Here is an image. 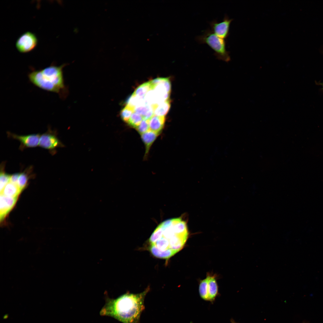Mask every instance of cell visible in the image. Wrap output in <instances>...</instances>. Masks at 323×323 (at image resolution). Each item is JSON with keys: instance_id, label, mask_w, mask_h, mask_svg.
<instances>
[{"instance_id": "obj_1", "label": "cell", "mask_w": 323, "mask_h": 323, "mask_svg": "<svg viewBox=\"0 0 323 323\" xmlns=\"http://www.w3.org/2000/svg\"><path fill=\"white\" fill-rule=\"evenodd\" d=\"M188 235L186 223L181 218L164 221L158 226L149 238L150 251L157 258H169L182 249Z\"/></svg>"}, {"instance_id": "obj_2", "label": "cell", "mask_w": 323, "mask_h": 323, "mask_svg": "<svg viewBox=\"0 0 323 323\" xmlns=\"http://www.w3.org/2000/svg\"><path fill=\"white\" fill-rule=\"evenodd\" d=\"M149 290L137 294L127 293L116 298H107L100 315L122 323H140V316L145 308V297Z\"/></svg>"}, {"instance_id": "obj_3", "label": "cell", "mask_w": 323, "mask_h": 323, "mask_svg": "<svg viewBox=\"0 0 323 323\" xmlns=\"http://www.w3.org/2000/svg\"><path fill=\"white\" fill-rule=\"evenodd\" d=\"M65 65L53 64L42 69L33 70L28 74L29 80L39 88L63 96L65 89L63 70Z\"/></svg>"}, {"instance_id": "obj_4", "label": "cell", "mask_w": 323, "mask_h": 323, "mask_svg": "<svg viewBox=\"0 0 323 323\" xmlns=\"http://www.w3.org/2000/svg\"><path fill=\"white\" fill-rule=\"evenodd\" d=\"M196 39L199 43L208 45L214 51L217 59L226 62L230 60L229 52L226 50L225 40L218 36L209 28L202 35L197 36Z\"/></svg>"}, {"instance_id": "obj_5", "label": "cell", "mask_w": 323, "mask_h": 323, "mask_svg": "<svg viewBox=\"0 0 323 323\" xmlns=\"http://www.w3.org/2000/svg\"><path fill=\"white\" fill-rule=\"evenodd\" d=\"M57 135V131L52 130L50 127H48L47 131L40 135L39 145L48 150L52 155L55 154L57 148L64 146Z\"/></svg>"}, {"instance_id": "obj_6", "label": "cell", "mask_w": 323, "mask_h": 323, "mask_svg": "<svg viewBox=\"0 0 323 323\" xmlns=\"http://www.w3.org/2000/svg\"><path fill=\"white\" fill-rule=\"evenodd\" d=\"M38 39L35 34L30 32L22 34L16 43L17 50L22 53H26L33 50L36 46Z\"/></svg>"}, {"instance_id": "obj_7", "label": "cell", "mask_w": 323, "mask_h": 323, "mask_svg": "<svg viewBox=\"0 0 323 323\" xmlns=\"http://www.w3.org/2000/svg\"><path fill=\"white\" fill-rule=\"evenodd\" d=\"M7 133L8 137L19 141L20 144L19 149L21 151L27 148L36 147L39 145L40 136L39 134L19 135L10 132Z\"/></svg>"}, {"instance_id": "obj_8", "label": "cell", "mask_w": 323, "mask_h": 323, "mask_svg": "<svg viewBox=\"0 0 323 323\" xmlns=\"http://www.w3.org/2000/svg\"><path fill=\"white\" fill-rule=\"evenodd\" d=\"M232 20L226 14L222 21L218 22L214 20L209 22L211 30L218 36L225 39L229 35L230 26Z\"/></svg>"}, {"instance_id": "obj_9", "label": "cell", "mask_w": 323, "mask_h": 323, "mask_svg": "<svg viewBox=\"0 0 323 323\" xmlns=\"http://www.w3.org/2000/svg\"><path fill=\"white\" fill-rule=\"evenodd\" d=\"M18 197H13L0 194V218L2 221L12 209L17 201Z\"/></svg>"}, {"instance_id": "obj_10", "label": "cell", "mask_w": 323, "mask_h": 323, "mask_svg": "<svg viewBox=\"0 0 323 323\" xmlns=\"http://www.w3.org/2000/svg\"><path fill=\"white\" fill-rule=\"evenodd\" d=\"M165 122V116L154 115L149 120V130L159 133L164 127Z\"/></svg>"}, {"instance_id": "obj_11", "label": "cell", "mask_w": 323, "mask_h": 323, "mask_svg": "<svg viewBox=\"0 0 323 323\" xmlns=\"http://www.w3.org/2000/svg\"><path fill=\"white\" fill-rule=\"evenodd\" d=\"M33 170V166H30L26 168L23 172L20 173L17 185L21 191L26 186L30 177L33 175L32 174Z\"/></svg>"}, {"instance_id": "obj_12", "label": "cell", "mask_w": 323, "mask_h": 323, "mask_svg": "<svg viewBox=\"0 0 323 323\" xmlns=\"http://www.w3.org/2000/svg\"><path fill=\"white\" fill-rule=\"evenodd\" d=\"M159 133L149 130L141 134V138L146 148L145 156H147L151 146L155 141Z\"/></svg>"}, {"instance_id": "obj_13", "label": "cell", "mask_w": 323, "mask_h": 323, "mask_svg": "<svg viewBox=\"0 0 323 323\" xmlns=\"http://www.w3.org/2000/svg\"><path fill=\"white\" fill-rule=\"evenodd\" d=\"M134 112L141 115L143 119L145 120H150L154 115L152 106L145 103L135 107Z\"/></svg>"}, {"instance_id": "obj_14", "label": "cell", "mask_w": 323, "mask_h": 323, "mask_svg": "<svg viewBox=\"0 0 323 323\" xmlns=\"http://www.w3.org/2000/svg\"><path fill=\"white\" fill-rule=\"evenodd\" d=\"M155 115L165 116L168 112L170 106V101L169 99L159 103L151 105Z\"/></svg>"}, {"instance_id": "obj_15", "label": "cell", "mask_w": 323, "mask_h": 323, "mask_svg": "<svg viewBox=\"0 0 323 323\" xmlns=\"http://www.w3.org/2000/svg\"><path fill=\"white\" fill-rule=\"evenodd\" d=\"M208 292L209 301H213L217 295L218 287L215 275H209Z\"/></svg>"}, {"instance_id": "obj_16", "label": "cell", "mask_w": 323, "mask_h": 323, "mask_svg": "<svg viewBox=\"0 0 323 323\" xmlns=\"http://www.w3.org/2000/svg\"><path fill=\"white\" fill-rule=\"evenodd\" d=\"M21 191L16 184L9 182L5 185L0 194L7 196L16 197L18 196Z\"/></svg>"}, {"instance_id": "obj_17", "label": "cell", "mask_w": 323, "mask_h": 323, "mask_svg": "<svg viewBox=\"0 0 323 323\" xmlns=\"http://www.w3.org/2000/svg\"><path fill=\"white\" fill-rule=\"evenodd\" d=\"M153 89L150 81L147 82L138 87L132 95L140 99H144L146 94Z\"/></svg>"}, {"instance_id": "obj_18", "label": "cell", "mask_w": 323, "mask_h": 323, "mask_svg": "<svg viewBox=\"0 0 323 323\" xmlns=\"http://www.w3.org/2000/svg\"><path fill=\"white\" fill-rule=\"evenodd\" d=\"M5 162H2L0 164V189L1 192L5 185L10 182L11 175L5 171Z\"/></svg>"}, {"instance_id": "obj_19", "label": "cell", "mask_w": 323, "mask_h": 323, "mask_svg": "<svg viewBox=\"0 0 323 323\" xmlns=\"http://www.w3.org/2000/svg\"><path fill=\"white\" fill-rule=\"evenodd\" d=\"M209 277L208 275L205 278L201 281L199 286L200 296L202 299L206 301H208V287Z\"/></svg>"}, {"instance_id": "obj_20", "label": "cell", "mask_w": 323, "mask_h": 323, "mask_svg": "<svg viewBox=\"0 0 323 323\" xmlns=\"http://www.w3.org/2000/svg\"><path fill=\"white\" fill-rule=\"evenodd\" d=\"M135 108L127 105L122 109L120 112V115L122 120L127 123L131 115L134 112Z\"/></svg>"}, {"instance_id": "obj_21", "label": "cell", "mask_w": 323, "mask_h": 323, "mask_svg": "<svg viewBox=\"0 0 323 323\" xmlns=\"http://www.w3.org/2000/svg\"><path fill=\"white\" fill-rule=\"evenodd\" d=\"M143 119L141 115L134 112L131 115L127 123L131 127L136 128L140 124Z\"/></svg>"}, {"instance_id": "obj_22", "label": "cell", "mask_w": 323, "mask_h": 323, "mask_svg": "<svg viewBox=\"0 0 323 323\" xmlns=\"http://www.w3.org/2000/svg\"><path fill=\"white\" fill-rule=\"evenodd\" d=\"M149 120L143 119L140 124L136 128L140 134H142L149 130Z\"/></svg>"}, {"instance_id": "obj_23", "label": "cell", "mask_w": 323, "mask_h": 323, "mask_svg": "<svg viewBox=\"0 0 323 323\" xmlns=\"http://www.w3.org/2000/svg\"><path fill=\"white\" fill-rule=\"evenodd\" d=\"M20 173H16L11 175L10 182L17 185L18 179Z\"/></svg>"}, {"instance_id": "obj_24", "label": "cell", "mask_w": 323, "mask_h": 323, "mask_svg": "<svg viewBox=\"0 0 323 323\" xmlns=\"http://www.w3.org/2000/svg\"><path fill=\"white\" fill-rule=\"evenodd\" d=\"M321 85L322 87V89H323V83H321Z\"/></svg>"}]
</instances>
